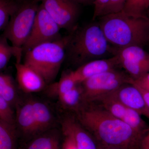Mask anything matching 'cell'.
<instances>
[{"label":"cell","instance_id":"cell-1","mask_svg":"<svg viewBox=\"0 0 149 149\" xmlns=\"http://www.w3.org/2000/svg\"><path fill=\"white\" fill-rule=\"evenodd\" d=\"M76 111V117L98 146L123 149H142L146 136L136 132L111 113L98 102L85 103Z\"/></svg>","mask_w":149,"mask_h":149},{"label":"cell","instance_id":"cell-2","mask_svg":"<svg viewBox=\"0 0 149 149\" xmlns=\"http://www.w3.org/2000/svg\"><path fill=\"white\" fill-rule=\"evenodd\" d=\"M98 23L110 45L120 49L131 46L143 47L149 41V18L123 11L99 17Z\"/></svg>","mask_w":149,"mask_h":149},{"label":"cell","instance_id":"cell-3","mask_svg":"<svg viewBox=\"0 0 149 149\" xmlns=\"http://www.w3.org/2000/svg\"><path fill=\"white\" fill-rule=\"evenodd\" d=\"M116 51L109 42L98 22H92L72 31L67 46L66 58L79 67L95 60L113 56Z\"/></svg>","mask_w":149,"mask_h":149},{"label":"cell","instance_id":"cell-4","mask_svg":"<svg viewBox=\"0 0 149 149\" xmlns=\"http://www.w3.org/2000/svg\"><path fill=\"white\" fill-rule=\"evenodd\" d=\"M72 32L60 40L41 44L24 54V63L42 75L47 84L54 80L66 58Z\"/></svg>","mask_w":149,"mask_h":149},{"label":"cell","instance_id":"cell-5","mask_svg":"<svg viewBox=\"0 0 149 149\" xmlns=\"http://www.w3.org/2000/svg\"><path fill=\"white\" fill-rule=\"evenodd\" d=\"M40 4L37 0H22L2 35L12 45L22 48L32 32Z\"/></svg>","mask_w":149,"mask_h":149},{"label":"cell","instance_id":"cell-6","mask_svg":"<svg viewBox=\"0 0 149 149\" xmlns=\"http://www.w3.org/2000/svg\"><path fill=\"white\" fill-rule=\"evenodd\" d=\"M132 79L125 71L113 70L93 76L80 83L84 104L95 102L116 91Z\"/></svg>","mask_w":149,"mask_h":149},{"label":"cell","instance_id":"cell-7","mask_svg":"<svg viewBox=\"0 0 149 149\" xmlns=\"http://www.w3.org/2000/svg\"><path fill=\"white\" fill-rule=\"evenodd\" d=\"M61 29L40 3L32 32L22 47L23 54L39 45L61 39Z\"/></svg>","mask_w":149,"mask_h":149},{"label":"cell","instance_id":"cell-8","mask_svg":"<svg viewBox=\"0 0 149 149\" xmlns=\"http://www.w3.org/2000/svg\"><path fill=\"white\" fill-rule=\"evenodd\" d=\"M61 29L70 33L77 28L80 5L73 0H37Z\"/></svg>","mask_w":149,"mask_h":149},{"label":"cell","instance_id":"cell-9","mask_svg":"<svg viewBox=\"0 0 149 149\" xmlns=\"http://www.w3.org/2000/svg\"><path fill=\"white\" fill-rule=\"evenodd\" d=\"M116 55L121 68L132 79L149 72V54L143 47L134 45L117 49Z\"/></svg>","mask_w":149,"mask_h":149},{"label":"cell","instance_id":"cell-10","mask_svg":"<svg viewBox=\"0 0 149 149\" xmlns=\"http://www.w3.org/2000/svg\"><path fill=\"white\" fill-rule=\"evenodd\" d=\"M96 102L102 105L115 117L123 121L136 132L146 135L149 126L138 112L125 106L111 96L107 95Z\"/></svg>","mask_w":149,"mask_h":149},{"label":"cell","instance_id":"cell-11","mask_svg":"<svg viewBox=\"0 0 149 149\" xmlns=\"http://www.w3.org/2000/svg\"><path fill=\"white\" fill-rule=\"evenodd\" d=\"M109 95L149 119V111L138 86L131 83L122 85Z\"/></svg>","mask_w":149,"mask_h":149},{"label":"cell","instance_id":"cell-12","mask_svg":"<svg viewBox=\"0 0 149 149\" xmlns=\"http://www.w3.org/2000/svg\"><path fill=\"white\" fill-rule=\"evenodd\" d=\"M121 68L118 57L116 55L107 58L95 60L78 67L72 73L78 83L97 75Z\"/></svg>","mask_w":149,"mask_h":149},{"label":"cell","instance_id":"cell-13","mask_svg":"<svg viewBox=\"0 0 149 149\" xmlns=\"http://www.w3.org/2000/svg\"><path fill=\"white\" fill-rule=\"evenodd\" d=\"M62 129L63 134L73 138L78 149H98L95 139L75 116L65 118L62 123Z\"/></svg>","mask_w":149,"mask_h":149},{"label":"cell","instance_id":"cell-14","mask_svg":"<svg viewBox=\"0 0 149 149\" xmlns=\"http://www.w3.org/2000/svg\"><path fill=\"white\" fill-rule=\"evenodd\" d=\"M17 79L19 87L26 93H37L45 87L47 83L42 75L23 63H15Z\"/></svg>","mask_w":149,"mask_h":149},{"label":"cell","instance_id":"cell-15","mask_svg":"<svg viewBox=\"0 0 149 149\" xmlns=\"http://www.w3.org/2000/svg\"><path fill=\"white\" fill-rule=\"evenodd\" d=\"M16 120L19 129L24 135L27 136L37 135L32 100L27 101L18 107Z\"/></svg>","mask_w":149,"mask_h":149},{"label":"cell","instance_id":"cell-16","mask_svg":"<svg viewBox=\"0 0 149 149\" xmlns=\"http://www.w3.org/2000/svg\"><path fill=\"white\" fill-rule=\"evenodd\" d=\"M32 107L37 134L46 132L53 122V116L49 107L42 102L32 100Z\"/></svg>","mask_w":149,"mask_h":149},{"label":"cell","instance_id":"cell-17","mask_svg":"<svg viewBox=\"0 0 149 149\" xmlns=\"http://www.w3.org/2000/svg\"><path fill=\"white\" fill-rule=\"evenodd\" d=\"M22 149H61L59 135L55 131L41 133Z\"/></svg>","mask_w":149,"mask_h":149},{"label":"cell","instance_id":"cell-18","mask_svg":"<svg viewBox=\"0 0 149 149\" xmlns=\"http://www.w3.org/2000/svg\"><path fill=\"white\" fill-rule=\"evenodd\" d=\"M8 39L2 35L0 37V70L1 71L5 69L11 58L14 56L16 63H21L23 54L22 47L10 46L8 42Z\"/></svg>","mask_w":149,"mask_h":149},{"label":"cell","instance_id":"cell-19","mask_svg":"<svg viewBox=\"0 0 149 149\" xmlns=\"http://www.w3.org/2000/svg\"><path fill=\"white\" fill-rule=\"evenodd\" d=\"M83 93L82 86L79 83L68 92L58 97L63 106L76 111L84 104Z\"/></svg>","mask_w":149,"mask_h":149},{"label":"cell","instance_id":"cell-20","mask_svg":"<svg viewBox=\"0 0 149 149\" xmlns=\"http://www.w3.org/2000/svg\"><path fill=\"white\" fill-rule=\"evenodd\" d=\"M16 138L14 124L0 120V149H15Z\"/></svg>","mask_w":149,"mask_h":149},{"label":"cell","instance_id":"cell-21","mask_svg":"<svg viewBox=\"0 0 149 149\" xmlns=\"http://www.w3.org/2000/svg\"><path fill=\"white\" fill-rule=\"evenodd\" d=\"M0 97L11 105L17 97L16 87L13 78L9 74L2 72L0 74Z\"/></svg>","mask_w":149,"mask_h":149},{"label":"cell","instance_id":"cell-22","mask_svg":"<svg viewBox=\"0 0 149 149\" xmlns=\"http://www.w3.org/2000/svg\"><path fill=\"white\" fill-rule=\"evenodd\" d=\"M22 0H0V30L3 31L10 17L18 9Z\"/></svg>","mask_w":149,"mask_h":149},{"label":"cell","instance_id":"cell-23","mask_svg":"<svg viewBox=\"0 0 149 149\" xmlns=\"http://www.w3.org/2000/svg\"><path fill=\"white\" fill-rule=\"evenodd\" d=\"M77 84L72 71L65 73L63 75L58 82L52 85L53 91L59 96L68 92Z\"/></svg>","mask_w":149,"mask_h":149},{"label":"cell","instance_id":"cell-24","mask_svg":"<svg viewBox=\"0 0 149 149\" xmlns=\"http://www.w3.org/2000/svg\"><path fill=\"white\" fill-rule=\"evenodd\" d=\"M149 9V0H127L123 11L133 15L147 16Z\"/></svg>","mask_w":149,"mask_h":149},{"label":"cell","instance_id":"cell-25","mask_svg":"<svg viewBox=\"0 0 149 149\" xmlns=\"http://www.w3.org/2000/svg\"><path fill=\"white\" fill-rule=\"evenodd\" d=\"M15 117L11 105L0 97V120L11 124H14Z\"/></svg>","mask_w":149,"mask_h":149},{"label":"cell","instance_id":"cell-26","mask_svg":"<svg viewBox=\"0 0 149 149\" xmlns=\"http://www.w3.org/2000/svg\"><path fill=\"white\" fill-rule=\"evenodd\" d=\"M127 1V0H109L102 16L121 11L123 10Z\"/></svg>","mask_w":149,"mask_h":149},{"label":"cell","instance_id":"cell-27","mask_svg":"<svg viewBox=\"0 0 149 149\" xmlns=\"http://www.w3.org/2000/svg\"><path fill=\"white\" fill-rule=\"evenodd\" d=\"M109 1V0H94L93 3L94 6L93 20L102 16Z\"/></svg>","mask_w":149,"mask_h":149},{"label":"cell","instance_id":"cell-28","mask_svg":"<svg viewBox=\"0 0 149 149\" xmlns=\"http://www.w3.org/2000/svg\"><path fill=\"white\" fill-rule=\"evenodd\" d=\"M130 83L149 92V72L139 78H132Z\"/></svg>","mask_w":149,"mask_h":149},{"label":"cell","instance_id":"cell-29","mask_svg":"<svg viewBox=\"0 0 149 149\" xmlns=\"http://www.w3.org/2000/svg\"><path fill=\"white\" fill-rule=\"evenodd\" d=\"M64 141L61 146V149H78L74 139L68 134H63Z\"/></svg>","mask_w":149,"mask_h":149},{"label":"cell","instance_id":"cell-30","mask_svg":"<svg viewBox=\"0 0 149 149\" xmlns=\"http://www.w3.org/2000/svg\"><path fill=\"white\" fill-rule=\"evenodd\" d=\"M139 89H140V91H141L142 95H143L144 100H145L147 107H148V109L149 111V92H148V91H145V90L142 89V88H139Z\"/></svg>","mask_w":149,"mask_h":149},{"label":"cell","instance_id":"cell-31","mask_svg":"<svg viewBox=\"0 0 149 149\" xmlns=\"http://www.w3.org/2000/svg\"><path fill=\"white\" fill-rule=\"evenodd\" d=\"M142 147V149H149V132L143 140Z\"/></svg>","mask_w":149,"mask_h":149},{"label":"cell","instance_id":"cell-32","mask_svg":"<svg viewBox=\"0 0 149 149\" xmlns=\"http://www.w3.org/2000/svg\"><path fill=\"white\" fill-rule=\"evenodd\" d=\"M75 2L79 5H91L94 3V0H73Z\"/></svg>","mask_w":149,"mask_h":149},{"label":"cell","instance_id":"cell-33","mask_svg":"<svg viewBox=\"0 0 149 149\" xmlns=\"http://www.w3.org/2000/svg\"><path fill=\"white\" fill-rule=\"evenodd\" d=\"M98 149H123L116 148H110V147H102L97 145Z\"/></svg>","mask_w":149,"mask_h":149},{"label":"cell","instance_id":"cell-34","mask_svg":"<svg viewBox=\"0 0 149 149\" xmlns=\"http://www.w3.org/2000/svg\"><path fill=\"white\" fill-rule=\"evenodd\" d=\"M146 15L147 16H148V17L149 18V9L148 10V11H147Z\"/></svg>","mask_w":149,"mask_h":149}]
</instances>
